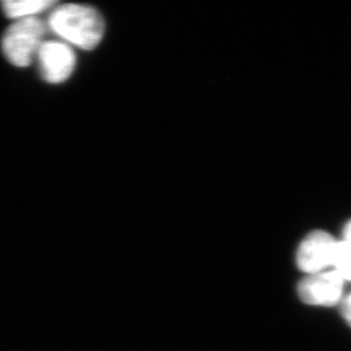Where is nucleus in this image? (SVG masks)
I'll list each match as a JSON object with an SVG mask.
<instances>
[{
	"label": "nucleus",
	"mask_w": 351,
	"mask_h": 351,
	"mask_svg": "<svg viewBox=\"0 0 351 351\" xmlns=\"http://www.w3.org/2000/svg\"><path fill=\"white\" fill-rule=\"evenodd\" d=\"M47 27L64 43L83 50L96 48L105 34V22L99 12L80 3H65L53 8Z\"/></svg>",
	"instance_id": "1"
},
{
	"label": "nucleus",
	"mask_w": 351,
	"mask_h": 351,
	"mask_svg": "<svg viewBox=\"0 0 351 351\" xmlns=\"http://www.w3.org/2000/svg\"><path fill=\"white\" fill-rule=\"evenodd\" d=\"M46 31V24L37 17L17 20L3 34V55L14 66H29L38 55Z\"/></svg>",
	"instance_id": "2"
},
{
	"label": "nucleus",
	"mask_w": 351,
	"mask_h": 351,
	"mask_svg": "<svg viewBox=\"0 0 351 351\" xmlns=\"http://www.w3.org/2000/svg\"><path fill=\"white\" fill-rule=\"evenodd\" d=\"M339 240L323 230L306 235L297 250V266L306 274H316L331 269Z\"/></svg>",
	"instance_id": "3"
},
{
	"label": "nucleus",
	"mask_w": 351,
	"mask_h": 351,
	"mask_svg": "<svg viewBox=\"0 0 351 351\" xmlns=\"http://www.w3.org/2000/svg\"><path fill=\"white\" fill-rule=\"evenodd\" d=\"M343 291L345 280L332 269L307 275L298 285L299 298L311 306L333 307L340 305L345 297Z\"/></svg>",
	"instance_id": "4"
},
{
	"label": "nucleus",
	"mask_w": 351,
	"mask_h": 351,
	"mask_svg": "<svg viewBox=\"0 0 351 351\" xmlns=\"http://www.w3.org/2000/svg\"><path fill=\"white\" fill-rule=\"evenodd\" d=\"M40 73L48 83H62L73 73L77 57L69 43L57 40L43 41L38 51Z\"/></svg>",
	"instance_id": "5"
},
{
	"label": "nucleus",
	"mask_w": 351,
	"mask_h": 351,
	"mask_svg": "<svg viewBox=\"0 0 351 351\" xmlns=\"http://www.w3.org/2000/svg\"><path fill=\"white\" fill-rule=\"evenodd\" d=\"M56 1L50 0H23V1H3L1 3L3 13L10 19L22 20L36 17L50 7L56 5Z\"/></svg>",
	"instance_id": "6"
},
{
	"label": "nucleus",
	"mask_w": 351,
	"mask_h": 351,
	"mask_svg": "<svg viewBox=\"0 0 351 351\" xmlns=\"http://www.w3.org/2000/svg\"><path fill=\"white\" fill-rule=\"evenodd\" d=\"M332 269H335L345 282H351V243L345 240L339 241Z\"/></svg>",
	"instance_id": "7"
},
{
	"label": "nucleus",
	"mask_w": 351,
	"mask_h": 351,
	"mask_svg": "<svg viewBox=\"0 0 351 351\" xmlns=\"http://www.w3.org/2000/svg\"><path fill=\"white\" fill-rule=\"evenodd\" d=\"M340 312H341L342 317L345 318V321L351 328V292L345 295L340 302Z\"/></svg>",
	"instance_id": "8"
},
{
	"label": "nucleus",
	"mask_w": 351,
	"mask_h": 351,
	"mask_svg": "<svg viewBox=\"0 0 351 351\" xmlns=\"http://www.w3.org/2000/svg\"><path fill=\"white\" fill-rule=\"evenodd\" d=\"M343 240L351 243V219L343 230Z\"/></svg>",
	"instance_id": "9"
}]
</instances>
